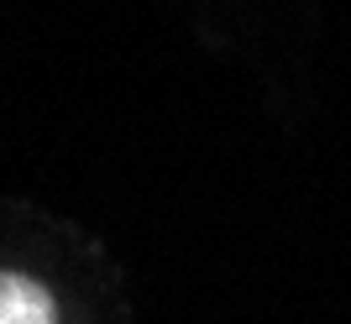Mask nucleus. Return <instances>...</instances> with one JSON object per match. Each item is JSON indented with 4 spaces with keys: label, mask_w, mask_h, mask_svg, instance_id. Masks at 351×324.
<instances>
[{
    "label": "nucleus",
    "mask_w": 351,
    "mask_h": 324,
    "mask_svg": "<svg viewBox=\"0 0 351 324\" xmlns=\"http://www.w3.org/2000/svg\"><path fill=\"white\" fill-rule=\"evenodd\" d=\"M0 324H58V303L37 278L0 272Z\"/></svg>",
    "instance_id": "nucleus-1"
}]
</instances>
